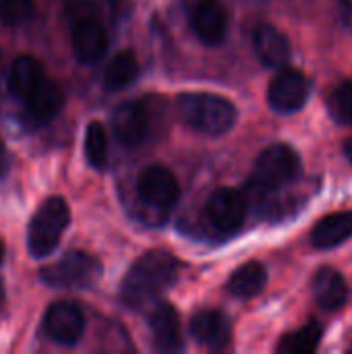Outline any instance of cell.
Returning <instances> with one entry per match:
<instances>
[{"mask_svg":"<svg viewBox=\"0 0 352 354\" xmlns=\"http://www.w3.org/2000/svg\"><path fill=\"white\" fill-rule=\"evenodd\" d=\"M178 259L162 249L147 251L127 272L120 284V299L129 309L154 305L178 278Z\"/></svg>","mask_w":352,"mask_h":354,"instance_id":"cell-1","label":"cell"},{"mask_svg":"<svg viewBox=\"0 0 352 354\" xmlns=\"http://www.w3.org/2000/svg\"><path fill=\"white\" fill-rule=\"evenodd\" d=\"M178 116L195 131L205 135L228 133L237 122V106L216 93L191 91L176 97Z\"/></svg>","mask_w":352,"mask_h":354,"instance_id":"cell-2","label":"cell"},{"mask_svg":"<svg viewBox=\"0 0 352 354\" xmlns=\"http://www.w3.org/2000/svg\"><path fill=\"white\" fill-rule=\"evenodd\" d=\"M73 31V52L79 62L93 64L98 62L108 50V31L100 21L98 8L89 0H77L68 8Z\"/></svg>","mask_w":352,"mask_h":354,"instance_id":"cell-3","label":"cell"},{"mask_svg":"<svg viewBox=\"0 0 352 354\" xmlns=\"http://www.w3.org/2000/svg\"><path fill=\"white\" fill-rule=\"evenodd\" d=\"M71 222L68 205L62 197H48L33 214L27 230V249L31 257H48L60 243Z\"/></svg>","mask_w":352,"mask_h":354,"instance_id":"cell-4","label":"cell"},{"mask_svg":"<svg viewBox=\"0 0 352 354\" xmlns=\"http://www.w3.org/2000/svg\"><path fill=\"white\" fill-rule=\"evenodd\" d=\"M301 172H303V164L299 153L286 143H276L263 149L255 160L251 187L261 193L278 191L295 183L301 176Z\"/></svg>","mask_w":352,"mask_h":354,"instance_id":"cell-5","label":"cell"},{"mask_svg":"<svg viewBox=\"0 0 352 354\" xmlns=\"http://www.w3.org/2000/svg\"><path fill=\"white\" fill-rule=\"evenodd\" d=\"M102 278V263L85 251H68L58 261L46 266L39 280L50 288L85 290Z\"/></svg>","mask_w":352,"mask_h":354,"instance_id":"cell-6","label":"cell"},{"mask_svg":"<svg viewBox=\"0 0 352 354\" xmlns=\"http://www.w3.org/2000/svg\"><path fill=\"white\" fill-rule=\"evenodd\" d=\"M247 212H249L247 193L239 189H230V187L214 191L205 203L207 224L212 226L214 232L224 234V236L241 230V226L245 224Z\"/></svg>","mask_w":352,"mask_h":354,"instance_id":"cell-7","label":"cell"},{"mask_svg":"<svg viewBox=\"0 0 352 354\" xmlns=\"http://www.w3.org/2000/svg\"><path fill=\"white\" fill-rule=\"evenodd\" d=\"M139 199L154 209H170L180 199V185L172 170L162 164L147 166L137 178Z\"/></svg>","mask_w":352,"mask_h":354,"instance_id":"cell-8","label":"cell"},{"mask_svg":"<svg viewBox=\"0 0 352 354\" xmlns=\"http://www.w3.org/2000/svg\"><path fill=\"white\" fill-rule=\"evenodd\" d=\"M46 336L60 346H75L85 332V315L73 301H58L44 315Z\"/></svg>","mask_w":352,"mask_h":354,"instance_id":"cell-9","label":"cell"},{"mask_svg":"<svg viewBox=\"0 0 352 354\" xmlns=\"http://www.w3.org/2000/svg\"><path fill=\"white\" fill-rule=\"evenodd\" d=\"M189 23L197 39L205 46H218L228 31V15L220 0H187Z\"/></svg>","mask_w":352,"mask_h":354,"instance_id":"cell-10","label":"cell"},{"mask_svg":"<svg viewBox=\"0 0 352 354\" xmlns=\"http://www.w3.org/2000/svg\"><path fill=\"white\" fill-rule=\"evenodd\" d=\"M309 91H311L309 79L301 71L282 66L268 87V102L272 110L280 114H293L305 106Z\"/></svg>","mask_w":352,"mask_h":354,"instance_id":"cell-11","label":"cell"},{"mask_svg":"<svg viewBox=\"0 0 352 354\" xmlns=\"http://www.w3.org/2000/svg\"><path fill=\"white\" fill-rule=\"evenodd\" d=\"M149 129V114L143 102H122L112 114V131L124 147H137L143 143Z\"/></svg>","mask_w":352,"mask_h":354,"instance_id":"cell-12","label":"cell"},{"mask_svg":"<svg viewBox=\"0 0 352 354\" xmlns=\"http://www.w3.org/2000/svg\"><path fill=\"white\" fill-rule=\"evenodd\" d=\"M149 330H151L154 346L160 353H180L185 348L180 317L172 305L160 303L154 307V311L149 315Z\"/></svg>","mask_w":352,"mask_h":354,"instance_id":"cell-13","label":"cell"},{"mask_svg":"<svg viewBox=\"0 0 352 354\" xmlns=\"http://www.w3.org/2000/svg\"><path fill=\"white\" fill-rule=\"evenodd\" d=\"M189 332L199 344L210 346V348L226 346L230 342V336H232L230 319L222 311H216V309L197 311L191 317Z\"/></svg>","mask_w":352,"mask_h":354,"instance_id":"cell-14","label":"cell"},{"mask_svg":"<svg viewBox=\"0 0 352 354\" xmlns=\"http://www.w3.org/2000/svg\"><path fill=\"white\" fill-rule=\"evenodd\" d=\"M253 46L259 60L266 66L282 68L290 60V41L288 37L270 23H261L253 31Z\"/></svg>","mask_w":352,"mask_h":354,"instance_id":"cell-15","label":"cell"},{"mask_svg":"<svg viewBox=\"0 0 352 354\" xmlns=\"http://www.w3.org/2000/svg\"><path fill=\"white\" fill-rule=\"evenodd\" d=\"M64 106V93L60 85L52 79H44L25 100L27 114L35 122H50Z\"/></svg>","mask_w":352,"mask_h":354,"instance_id":"cell-16","label":"cell"},{"mask_svg":"<svg viewBox=\"0 0 352 354\" xmlns=\"http://www.w3.org/2000/svg\"><path fill=\"white\" fill-rule=\"evenodd\" d=\"M313 297L326 311H338L349 299V286L344 276L334 268H322L313 278Z\"/></svg>","mask_w":352,"mask_h":354,"instance_id":"cell-17","label":"cell"},{"mask_svg":"<svg viewBox=\"0 0 352 354\" xmlns=\"http://www.w3.org/2000/svg\"><path fill=\"white\" fill-rule=\"evenodd\" d=\"M352 239V212H336L322 218L311 230V243L317 249H334Z\"/></svg>","mask_w":352,"mask_h":354,"instance_id":"cell-18","label":"cell"},{"mask_svg":"<svg viewBox=\"0 0 352 354\" xmlns=\"http://www.w3.org/2000/svg\"><path fill=\"white\" fill-rule=\"evenodd\" d=\"M46 79L44 75V66L39 64V60H35L33 56H19L15 58V62L10 64V71H8V91L25 102L29 97V93Z\"/></svg>","mask_w":352,"mask_h":354,"instance_id":"cell-19","label":"cell"},{"mask_svg":"<svg viewBox=\"0 0 352 354\" xmlns=\"http://www.w3.org/2000/svg\"><path fill=\"white\" fill-rule=\"evenodd\" d=\"M268 284V272L259 261H247L234 270L228 280V290L237 299H253Z\"/></svg>","mask_w":352,"mask_h":354,"instance_id":"cell-20","label":"cell"},{"mask_svg":"<svg viewBox=\"0 0 352 354\" xmlns=\"http://www.w3.org/2000/svg\"><path fill=\"white\" fill-rule=\"evenodd\" d=\"M139 77V62L131 50H120L112 56L104 73V87L110 91L124 89Z\"/></svg>","mask_w":352,"mask_h":354,"instance_id":"cell-21","label":"cell"},{"mask_svg":"<svg viewBox=\"0 0 352 354\" xmlns=\"http://www.w3.org/2000/svg\"><path fill=\"white\" fill-rule=\"evenodd\" d=\"M319 342H322V328L317 324H307L305 328L282 336L276 351L284 354H309L319 346Z\"/></svg>","mask_w":352,"mask_h":354,"instance_id":"cell-22","label":"cell"},{"mask_svg":"<svg viewBox=\"0 0 352 354\" xmlns=\"http://www.w3.org/2000/svg\"><path fill=\"white\" fill-rule=\"evenodd\" d=\"M85 156H87V162L98 170H104L108 164V133L102 127V122H98V120L87 124Z\"/></svg>","mask_w":352,"mask_h":354,"instance_id":"cell-23","label":"cell"},{"mask_svg":"<svg viewBox=\"0 0 352 354\" xmlns=\"http://www.w3.org/2000/svg\"><path fill=\"white\" fill-rule=\"evenodd\" d=\"M328 110L336 122L352 127V81L340 83L332 91V95L328 100Z\"/></svg>","mask_w":352,"mask_h":354,"instance_id":"cell-24","label":"cell"},{"mask_svg":"<svg viewBox=\"0 0 352 354\" xmlns=\"http://www.w3.org/2000/svg\"><path fill=\"white\" fill-rule=\"evenodd\" d=\"M35 12V0H0V21L8 27L25 25Z\"/></svg>","mask_w":352,"mask_h":354,"instance_id":"cell-25","label":"cell"},{"mask_svg":"<svg viewBox=\"0 0 352 354\" xmlns=\"http://www.w3.org/2000/svg\"><path fill=\"white\" fill-rule=\"evenodd\" d=\"M8 168H10V153H8L6 145L0 141V178L6 176Z\"/></svg>","mask_w":352,"mask_h":354,"instance_id":"cell-26","label":"cell"},{"mask_svg":"<svg viewBox=\"0 0 352 354\" xmlns=\"http://www.w3.org/2000/svg\"><path fill=\"white\" fill-rule=\"evenodd\" d=\"M344 156L349 158V162L352 164V139H349V141L344 143Z\"/></svg>","mask_w":352,"mask_h":354,"instance_id":"cell-27","label":"cell"},{"mask_svg":"<svg viewBox=\"0 0 352 354\" xmlns=\"http://www.w3.org/2000/svg\"><path fill=\"white\" fill-rule=\"evenodd\" d=\"M2 259H4V245H2V241H0V263H2Z\"/></svg>","mask_w":352,"mask_h":354,"instance_id":"cell-28","label":"cell"},{"mask_svg":"<svg viewBox=\"0 0 352 354\" xmlns=\"http://www.w3.org/2000/svg\"><path fill=\"white\" fill-rule=\"evenodd\" d=\"M2 301H4V288H2V282H0V305H2Z\"/></svg>","mask_w":352,"mask_h":354,"instance_id":"cell-29","label":"cell"}]
</instances>
